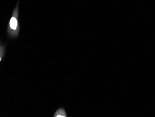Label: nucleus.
I'll return each mask as SVG.
<instances>
[{
    "mask_svg": "<svg viewBox=\"0 0 155 117\" xmlns=\"http://www.w3.org/2000/svg\"><path fill=\"white\" fill-rule=\"evenodd\" d=\"M19 4L18 2L13 10L12 16L7 27V31L8 36L13 38L17 37L20 31L18 16H19Z\"/></svg>",
    "mask_w": 155,
    "mask_h": 117,
    "instance_id": "nucleus-1",
    "label": "nucleus"
},
{
    "mask_svg": "<svg viewBox=\"0 0 155 117\" xmlns=\"http://www.w3.org/2000/svg\"><path fill=\"white\" fill-rule=\"evenodd\" d=\"M54 117H67V114L65 109L62 107L59 108L55 112L54 115Z\"/></svg>",
    "mask_w": 155,
    "mask_h": 117,
    "instance_id": "nucleus-2",
    "label": "nucleus"
},
{
    "mask_svg": "<svg viewBox=\"0 0 155 117\" xmlns=\"http://www.w3.org/2000/svg\"><path fill=\"white\" fill-rule=\"evenodd\" d=\"M5 49H6V47L4 44L2 45L1 43V46H0V62H2V59L4 57V54H5Z\"/></svg>",
    "mask_w": 155,
    "mask_h": 117,
    "instance_id": "nucleus-3",
    "label": "nucleus"
}]
</instances>
